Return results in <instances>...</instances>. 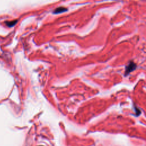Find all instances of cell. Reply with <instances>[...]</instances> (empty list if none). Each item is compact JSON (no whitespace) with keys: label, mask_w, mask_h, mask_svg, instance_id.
I'll use <instances>...</instances> for the list:
<instances>
[{"label":"cell","mask_w":146,"mask_h":146,"mask_svg":"<svg viewBox=\"0 0 146 146\" xmlns=\"http://www.w3.org/2000/svg\"><path fill=\"white\" fill-rule=\"evenodd\" d=\"M39 146H43V145H39Z\"/></svg>","instance_id":"cell-4"},{"label":"cell","mask_w":146,"mask_h":146,"mask_svg":"<svg viewBox=\"0 0 146 146\" xmlns=\"http://www.w3.org/2000/svg\"><path fill=\"white\" fill-rule=\"evenodd\" d=\"M67 10V9L65 7H58L57 9H56L53 13L54 14H59V13H63V12H64V11H66Z\"/></svg>","instance_id":"cell-2"},{"label":"cell","mask_w":146,"mask_h":146,"mask_svg":"<svg viewBox=\"0 0 146 146\" xmlns=\"http://www.w3.org/2000/svg\"><path fill=\"white\" fill-rule=\"evenodd\" d=\"M136 67V65L135 63H134L133 62H131L128 64L125 67V74L127 75L129 73H130L131 71H133Z\"/></svg>","instance_id":"cell-1"},{"label":"cell","mask_w":146,"mask_h":146,"mask_svg":"<svg viewBox=\"0 0 146 146\" xmlns=\"http://www.w3.org/2000/svg\"><path fill=\"white\" fill-rule=\"evenodd\" d=\"M17 21H18V20H14V21H7L5 23L7 26L13 27L17 23Z\"/></svg>","instance_id":"cell-3"}]
</instances>
